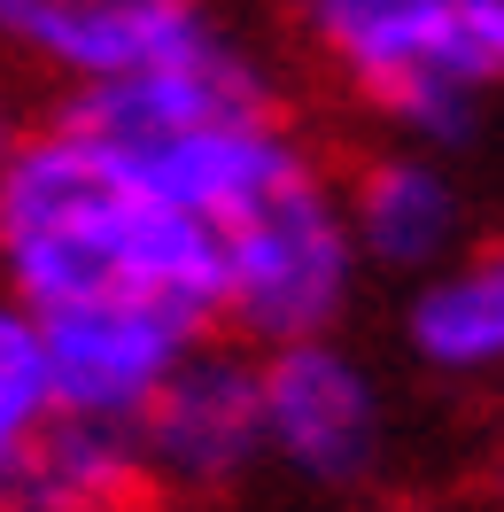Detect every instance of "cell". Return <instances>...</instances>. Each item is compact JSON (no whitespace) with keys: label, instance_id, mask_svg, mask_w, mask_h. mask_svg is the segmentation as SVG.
I'll use <instances>...</instances> for the list:
<instances>
[{"label":"cell","instance_id":"6da1fadb","mask_svg":"<svg viewBox=\"0 0 504 512\" xmlns=\"http://www.w3.org/2000/svg\"><path fill=\"white\" fill-rule=\"evenodd\" d=\"M0 272L32 311L156 303L210 326L225 303V233L156 194L109 140L55 117L0 171Z\"/></svg>","mask_w":504,"mask_h":512},{"label":"cell","instance_id":"7a4b0ae2","mask_svg":"<svg viewBox=\"0 0 504 512\" xmlns=\"http://www.w3.org/2000/svg\"><path fill=\"white\" fill-rule=\"evenodd\" d=\"M349 280H357V233H349L342 194L326 187L318 163H311L303 179L264 194L249 218L225 225L218 319H233L264 350L318 342L334 326V311L349 303Z\"/></svg>","mask_w":504,"mask_h":512},{"label":"cell","instance_id":"3957f363","mask_svg":"<svg viewBox=\"0 0 504 512\" xmlns=\"http://www.w3.org/2000/svg\"><path fill=\"white\" fill-rule=\"evenodd\" d=\"M311 32L380 109L427 86H504V0H311Z\"/></svg>","mask_w":504,"mask_h":512},{"label":"cell","instance_id":"277c9868","mask_svg":"<svg viewBox=\"0 0 504 512\" xmlns=\"http://www.w3.org/2000/svg\"><path fill=\"white\" fill-rule=\"evenodd\" d=\"M249 117H280L272 109V86L264 70L225 47L218 32L187 39L179 55H163L148 70H125L109 86H78V101L63 109V125L94 132L125 156H148V148H171L187 132H210V125H249Z\"/></svg>","mask_w":504,"mask_h":512},{"label":"cell","instance_id":"5b68a950","mask_svg":"<svg viewBox=\"0 0 504 512\" xmlns=\"http://www.w3.org/2000/svg\"><path fill=\"white\" fill-rule=\"evenodd\" d=\"M39 326H47L63 412L109 427H140L163 381L202 350V326L156 303H70V311H39Z\"/></svg>","mask_w":504,"mask_h":512},{"label":"cell","instance_id":"8992f818","mask_svg":"<svg viewBox=\"0 0 504 512\" xmlns=\"http://www.w3.org/2000/svg\"><path fill=\"white\" fill-rule=\"evenodd\" d=\"M140 450L163 489H225L256 450H272L264 443V365L202 342L148 404Z\"/></svg>","mask_w":504,"mask_h":512},{"label":"cell","instance_id":"52a82bcc","mask_svg":"<svg viewBox=\"0 0 504 512\" xmlns=\"http://www.w3.org/2000/svg\"><path fill=\"white\" fill-rule=\"evenodd\" d=\"M264 443L311 481H357L380 450V396L357 357L318 342H287L264 357Z\"/></svg>","mask_w":504,"mask_h":512},{"label":"cell","instance_id":"ba28073f","mask_svg":"<svg viewBox=\"0 0 504 512\" xmlns=\"http://www.w3.org/2000/svg\"><path fill=\"white\" fill-rule=\"evenodd\" d=\"M194 0H0V39L32 63L63 70L70 86H109L202 39Z\"/></svg>","mask_w":504,"mask_h":512},{"label":"cell","instance_id":"9c48e42d","mask_svg":"<svg viewBox=\"0 0 504 512\" xmlns=\"http://www.w3.org/2000/svg\"><path fill=\"white\" fill-rule=\"evenodd\" d=\"M148 450L140 427L109 419H55L8 474H0V512H132L148 497Z\"/></svg>","mask_w":504,"mask_h":512},{"label":"cell","instance_id":"30bf717a","mask_svg":"<svg viewBox=\"0 0 504 512\" xmlns=\"http://www.w3.org/2000/svg\"><path fill=\"white\" fill-rule=\"evenodd\" d=\"M357 256L396 264V272H442L458 249V194L427 156H380L357 171V187L342 194Z\"/></svg>","mask_w":504,"mask_h":512},{"label":"cell","instance_id":"8fae6325","mask_svg":"<svg viewBox=\"0 0 504 512\" xmlns=\"http://www.w3.org/2000/svg\"><path fill=\"white\" fill-rule=\"evenodd\" d=\"M411 350L435 373H497L504 365V241L450 256L411 295Z\"/></svg>","mask_w":504,"mask_h":512},{"label":"cell","instance_id":"7c38bea8","mask_svg":"<svg viewBox=\"0 0 504 512\" xmlns=\"http://www.w3.org/2000/svg\"><path fill=\"white\" fill-rule=\"evenodd\" d=\"M63 419L55 396V365H47V326L32 303L0 295V474Z\"/></svg>","mask_w":504,"mask_h":512},{"label":"cell","instance_id":"4fadbf2b","mask_svg":"<svg viewBox=\"0 0 504 512\" xmlns=\"http://www.w3.org/2000/svg\"><path fill=\"white\" fill-rule=\"evenodd\" d=\"M24 148V125H16V109H8V94H0V171H8V156Z\"/></svg>","mask_w":504,"mask_h":512}]
</instances>
